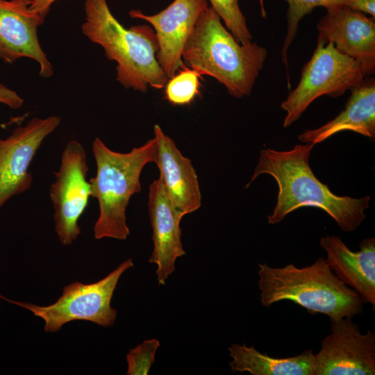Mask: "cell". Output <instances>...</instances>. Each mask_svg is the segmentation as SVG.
I'll use <instances>...</instances> for the list:
<instances>
[{"label":"cell","instance_id":"8","mask_svg":"<svg viewBox=\"0 0 375 375\" xmlns=\"http://www.w3.org/2000/svg\"><path fill=\"white\" fill-rule=\"evenodd\" d=\"M88 171L83 146L77 140L69 141L49 190L55 231L58 240L65 246L71 245L81 233L78 221L91 197V185L87 180Z\"/></svg>","mask_w":375,"mask_h":375},{"label":"cell","instance_id":"16","mask_svg":"<svg viewBox=\"0 0 375 375\" xmlns=\"http://www.w3.org/2000/svg\"><path fill=\"white\" fill-rule=\"evenodd\" d=\"M331 269L345 285L354 290L363 303L375 306V239H363L358 251H352L335 235L320 239Z\"/></svg>","mask_w":375,"mask_h":375},{"label":"cell","instance_id":"11","mask_svg":"<svg viewBox=\"0 0 375 375\" xmlns=\"http://www.w3.org/2000/svg\"><path fill=\"white\" fill-rule=\"evenodd\" d=\"M317 24V42H331L342 53L359 64L365 78L375 72V21L346 5L325 8Z\"/></svg>","mask_w":375,"mask_h":375},{"label":"cell","instance_id":"9","mask_svg":"<svg viewBox=\"0 0 375 375\" xmlns=\"http://www.w3.org/2000/svg\"><path fill=\"white\" fill-rule=\"evenodd\" d=\"M60 122V117L56 115L33 117L7 138H0V209L11 198L31 188V162L44 140Z\"/></svg>","mask_w":375,"mask_h":375},{"label":"cell","instance_id":"21","mask_svg":"<svg viewBox=\"0 0 375 375\" xmlns=\"http://www.w3.org/2000/svg\"><path fill=\"white\" fill-rule=\"evenodd\" d=\"M210 7L238 42L247 44L252 41V35L240 8L238 0H210Z\"/></svg>","mask_w":375,"mask_h":375},{"label":"cell","instance_id":"23","mask_svg":"<svg viewBox=\"0 0 375 375\" xmlns=\"http://www.w3.org/2000/svg\"><path fill=\"white\" fill-rule=\"evenodd\" d=\"M0 103L11 109H18L24 103V99L15 91L0 83Z\"/></svg>","mask_w":375,"mask_h":375},{"label":"cell","instance_id":"18","mask_svg":"<svg viewBox=\"0 0 375 375\" xmlns=\"http://www.w3.org/2000/svg\"><path fill=\"white\" fill-rule=\"evenodd\" d=\"M233 372L251 375H315V354L312 349L288 358H273L259 352L253 346L232 344L228 348Z\"/></svg>","mask_w":375,"mask_h":375},{"label":"cell","instance_id":"24","mask_svg":"<svg viewBox=\"0 0 375 375\" xmlns=\"http://www.w3.org/2000/svg\"><path fill=\"white\" fill-rule=\"evenodd\" d=\"M344 5L354 10L375 17V0H345Z\"/></svg>","mask_w":375,"mask_h":375},{"label":"cell","instance_id":"20","mask_svg":"<svg viewBox=\"0 0 375 375\" xmlns=\"http://www.w3.org/2000/svg\"><path fill=\"white\" fill-rule=\"evenodd\" d=\"M194 70L185 67L169 78L165 85V98L174 105L190 103L199 92V77Z\"/></svg>","mask_w":375,"mask_h":375},{"label":"cell","instance_id":"13","mask_svg":"<svg viewBox=\"0 0 375 375\" xmlns=\"http://www.w3.org/2000/svg\"><path fill=\"white\" fill-rule=\"evenodd\" d=\"M32 0H0V60L8 64L28 58L39 64V74L49 78L53 66L42 50L38 28L45 19L31 8Z\"/></svg>","mask_w":375,"mask_h":375},{"label":"cell","instance_id":"12","mask_svg":"<svg viewBox=\"0 0 375 375\" xmlns=\"http://www.w3.org/2000/svg\"><path fill=\"white\" fill-rule=\"evenodd\" d=\"M208 7L207 0H174L161 12L147 15L131 10L129 15L149 22L158 42L157 60L168 78L188 67L182 60L184 47L201 14Z\"/></svg>","mask_w":375,"mask_h":375},{"label":"cell","instance_id":"3","mask_svg":"<svg viewBox=\"0 0 375 375\" xmlns=\"http://www.w3.org/2000/svg\"><path fill=\"white\" fill-rule=\"evenodd\" d=\"M267 56V49L256 42H238L210 6L200 16L182 53L186 67L213 77L235 98L251 94Z\"/></svg>","mask_w":375,"mask_h":375},{"label":"cell","instance_id":"14","mask_svg":"<svg viewBox=\"0 0 375 375\" xmlns=\"http://www.w3.org/2000/svg\"><path fill=\"white\" fill-rule=\"evenodd\" d=\"M148 209L153 242L149 262L157 265L158 284L165 285L174 271L176 259L185 252L180 227L183 216L175 209L160 178L149 186Z\"/></svg>","mask_w":375,"mask_h":375},{"label":"cell","instance_id":"5","mask_svg":"<svg viewBox=\"0 0 375 375\" xmlns=\"http://www.w3.org/2000/svg\"><path fill=\"white\" fill-rule=\"evenodd\" d=\"M96 174L89 181L91 197L99 204V214L94 226V236L125 240L130 233L126 211L131 197L141 190L140 178L144 167L155 162V138L128 153L109 149L96 138L92 145Z\"/></svg>","mask_w":375,"mask_h":375},{"label":"cell","instance_id":"7","mask_svg":"<svg viewBox=\"0 0 375 375\" xmlns=\"http://www.w3.org/2000/svg\"><path fill=\"white\" fill-rule=\"evenodd\" d=\"M365 80L357 61L340 52L331 42H318L302 68L300 81L281 103L286 112L283 126L296 122L317 98H336L361 85Z\"/></svg>","mask_w":375,"mask_h":375},{"label":"cell","instance_id":"15","mask_svg":"<svg viewBox=\"0 0 375 375\" xmlns=\"http://www.w3.org/2000/svg\"><path fill=\"white\" fill-rule=\"evenodd\" d=\"M157 142L154 162L160 178L175 209L183 216L199 209L201 195L195 169L191 160L183 156L174 140L158 124L153 128Z\"/></svg>","mask_w":375,"mask_h":375},{"label":"cell","instance_id":"4","mask_svg":"<svg viewBox=\"0 0 375 375\" xmlns=\"http://www.w3.org/2000/svg\"><path fill=\"white\" fill-rule=\"evenodd\" d=\"M258 274L260 301L265 307L288 300L331 320L352 318L363 310L358 294L337 277L324 258L301 268L293 263L283 267L259 263Z\"/></svg>","mask_w":375,"mask_h":375},{"label":"cell","instance_id":"1","mask_svg":"<svg viewBox=\"0 0 375 375\" xmlns=\"http://www.w3.org/2000/svg\"><path fill=\"white\" fill-rule=\"evenodd\" d=\"M315 145L297 144L288 151L272 149L260 151L258 162L247 187L261 174H269L278 187L273 212L267 216L270 224L281 222L291 212L303 207L320 208L331 216L345 232L355 231L365 219L370 197L352 198L338 196L312 172L309 157Z\"/></svg>","mask_w":375,"mask_h":375},{"label":"cell","instance_id":"25","mask_svg":"<svg viewBox=\"0 0 375 375\" xmlns=\"http://www.w3.org/2000/svg\"><path fill=\"white\" fill-rule=\"evenodd\" d=\"M56 0H32L31 8L45 19L51 5Z\"/></svg>","mask_w":375,"mask_h":375},{"label":"cell","instance_id":"17","mask_svg":"<svg viewBox=\"0 0 375 375\" xmlns=\"http://www.w3.org/2000/svg\"><path fill=\"white\" fill-rule=\"evenodd\" d=\"M351 90L344 109L333 119L312 130H306L298 136L304 143L316 144L331 136L351 131L369 138H375V80L372 76Z\"/></svg>","mask_w":375,"mask_h":375},{"label":"cell","instance_id":"10","mask_svg":"<svg viewBox=\"0 0 375 375\" xmlns=\"http://www.w3.org/2000/svg\"><path fill=\"white\" fill-rule=\"evenodd\" d=\"M331 331L315 354V375H374V333L347 317L331 320Z\"/></svg>","mask_w":375,"mask_h":375},{"label":"cell","instance_id":"6","mask_svg":"<svg viewBox=\"0 0 375 375\" xmlns=\"http://www.w3.org/2000/svg\"><path fill=\"white\" fill-rule=\"evenodd\" d=\"M133 267V260L128 258L96 283L84 284L76 281L69 284L63 288L58 300L49 306L12 301L2 296L0 298L42 318L47 333L57 332L63 325L74 320L88 321L108 327L115 323L117 317V310L110 305L113 292L122 274Z\"/></svg>","mask_w":375,"mask_h":375},{"label":"cell","instance_id":"22","mask_svg":"<svg viewBox=\"0 0 375 375\" xmlns=\"http://www.w3.org/2000/svg\"><path fill=\"white\" fill-rule=\"evenodd\" d=\"M157 339H148L131 349L126 354L127 375H147L155 361V355L160 347Z\"/></svg>","mask_w":375,"mask_h":375},{"label":"cell","instance_id":"2","mask_svg":"<svg viewBox=\"0 0 375 375\" xmlns=\"http://www.w3.org/2000/svg\"><path fill=\"white\" fill-rule=\"evenodd\" d=\"M81 30L106 56L117 63V81L125 88L146 92L164 88L168 81L157 60L158 42L148 25L126 28L113 16L106 0H85Z\"/></svg>","mask_w":375,"mask_h":375},{"label":"cell","instance_id":"19","mask_svg":"<svg viewBox=\"0 0 375 375\" xmlns=\"http://www.w3.org/2000/svg\"><path fill=\"white\" fill-rule=\"evenodd\" d=\"M288 4L287 12V33L282 47V60L288 69V51L295 38L298 26L301 19L310 14L317 6L327 8L333 5L344 4L345 0H285ZM262 14L265 17V11L263 0H259Z\"/></svg>","mask_w":375,"mask_h":375}]
</instances>
